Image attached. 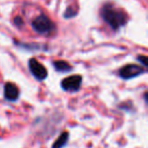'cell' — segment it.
I'll list each match as a JSON object with an SVG mask.
<instances>
[{"label": "cell", "instance_id": "6da1fadb", "mask_svg": "<svg viewBox=\"0 0 148 148\" xmlns=\"http://www.w3.org/2000/svg\"><path fill=\"white\" fill-rule=\"evenodd\" d=\"M101 15L106 23L110 25L112 29L118 31L122 27L126 25L128 21V17L125 12L120 9L114 7L112 4H105L101 9Z\"/></svg>", "mask_w": 148, "mask_h": 148}, {"label": "cell", "instance_id": "7a4b0ae2", "mask_svg": "<svg viewBox=\"0 0 148 148\" xmlns=\"http://www.w3.org/2000/svg\"><path fill=\"white\" fill-rule=\"evenodd\" d=\"M33 29L37 32L38 34L41 35H51L54 31H55L56 27L54 25V23L46 15L42 14L39 15L38 17H36L35 21L32 23Z\"/></svg>", "mask_w": 148, "mask_h": 148}, {"label": "cell", "instance_id": "3957f363", "mask_svg": "<svg viewBox=\"0 0 148 148\" xmlns=\"http://www.w3.org/2000/svg\"><path fill=\"white\" fill-rule=\"evenodd\" d=\"M146 71L144 67L141 65H136V64H128V65L124 66L120 69L119 71V76L124 80H128V79L135 78V77L139 76L141 74H143Z\"/></svg>", "mask_w": 148, "mask_h": 148}, {"label": "cell", "instance_id": "277c9868", "mask_svg": "<svg viewBox=\"0 0 148 148\" xmlns=\"http://www.w3.org/2000/svg\"><path fill=\"white\" fill-rule=\"evenodd\" d=\"M29 68L33 76L38 80H45L48 76V71L46 67L41 64L37 59L32 58L29 61Z\"/></svg>", "mask_w": 148, "mask_h": 148}, {"label": "cell", "instance_id": "5b68a950", "mask_svg": "<svg viewBox=\"0 0 148 148\" xmlns=\"http://www.w3.org/2000/svg\"><path fill=\"white\" fill-rule=\"evenodd\" d=\"M82 83V77L80 75H71L64 78L61 82V87L65 91H77L79 90Z\"/></svg>", "mask_w": 148, "mask_h": 148}, {"label": "cell", "instance_id": "8992f818", "mask_svg": "<svg viewBox=\"0 0 148 148\" xmlns=\"http://www.w3.org/2000/svg\"><path fill=\"white\" fill-rule=\"evenodd\" d=\"M19 97V89L14 83L7 82L4 85V99L8 101H17Z\"/></svg>", "mask_w": 148, "mask_h": 148}, {"label": "cell", "instance_id": "52a82bcc", "mask_svg": "<svg viewBox=\"0 0 148 148\" xmlns=\"http://www.w3.org/2000/svg\"><path fill=\"white\" fill-rule=\"evenodd\" d=\"M68 138H69V133H68V132H63V133L59 136V138L54 142L52 148H63L64 146L67 144Z\"/></svg>", "mask_w": 148, "mask_h": 148}, {"label": "cell", "instance_id": "ba28073f", "mask_svg": "<svg viewBox=\"0 0 148 148\" xmlns=\"http://www.w3.org/2000/svg\"><path fill=\"white\" fill-rule=\"evenodd\" d=\"M54 67L59 72H68L72 70V67L69 65V63H67L66 61H62V60L54 62Z\"/></svg>", "mask_w": 148, "mask_h": 148}, {"label": "cell", "instance_id": "9c48e42d", "mask_svg": "<svg viewBox=\"0 0 148 148\" xmlns=\"http://www.w3.org/2000/svg\"><path fill=\"white\" fill-rule=\"evenodd\" d=\"M76 10H75V8L74 7H68L67 9H66L65 13H64V16L66 17V18H71V17H74L76 16Z\"/></svg>", "mask_w": 148, "mask_h": 148}, {"label": "cell", "instance_id": "30bf717a", "mask_svg": "<svg viewBox=\"0 0 148 148\" xmlns=\"http://www.w3.org/2000/svg\"><path fill=\"white\" fill-rule=\"evenodd\" d=\"M137 59H138V61L140 62V64H142V65H143L144 67H147L148 62H147V57H146V56L141 55V56H139V57H138Z\"/></svg>", "mask_w": 148, "mask_h": 148}, {"label": "cell", "instance_id": "8fae6325", "mask_svg": "<svg viewBox=\"0 0 148 148\" xmlns=\"http://www.w3.org/2000/svg\"><path fill=\"white\" fill-rule=\"evenodd\" d=\"M14 23H15V25H16V27H23V19H21V17H19V16L15 17V18H14Z\"/></svg>", "mask_w": 148, "mask_h": 148}]
</instances>
